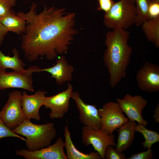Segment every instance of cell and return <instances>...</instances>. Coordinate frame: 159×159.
I'll return each mask as SVG.
<instances>
[{
    "label": "cell",
    "instance_id": "obj_1",
    "mask_svg": "<svg viewBox=\"0 0 159 159\" xmlns=\"http://www.w3.org/2000/svg\"><path fill=\"white\" fill-rule=\"evenodd\" d=\"M37 4L33 3L28 12L16 14L26 23V30L21 36V48L30 62L40 57L52 60L67 52L78 32L76 13L53 6H44L37 13Z\"/></svg>",
    "mask_w": 159,
    "mask_h": 159
},
{
    "label": "cell",
    "instance_id": "obj_2",
    "mask_svg": "<svg viewBox=\"0 0 159 159\" xmlns=\"http://www.w3.org/2000/svg\"><path fill=\"white\" fill-rule=\"evenodd\" d=\"M130 32L122 29H113L105 35L107 48L103 59L110 74V85L115 87L126 75V70L132 52L128 44Z\"/></svg>",
    "mask_w": 159,
    "mask_h": 159
},
{
    "label": "cell",
    "instance_id": "obj_3",
    "mask_svg": "<svg viewBox=\"0 0 159 159\" xmlns=\"http://www.w3.org/2000/svg\"><path fill=\"white\" fill-rule=\"evenodd\" d=\"M12 130L26 138V146L27 149L30 151L40 149L50 145L57 135V130L53 123L36 124L26 118Z\"/></svg>",
    "mask_w": 159,
    "mask_h": 159
},
{
    "label": "cell",
    "instance_id": "obj_4",
    "mask_svg": "<svg viewBox=\"0 0 159 159\" xmlns=\"http://www.w3.org/2000/svg\"><path fill=\"white\" fill-rule=\"evenodd\" d=\"M136 21L135 2L131 0H120L114 3L104 16L105 25L112 29H126L135 24Z\"/></svg>",
    "mask_w": 159,
    "mask_h": 159
},
{
    "label": "cell",
    "instance_id": "obj_5",
    "mask_svg": "<svg viewBox=\"0 0 159 159\" xmlns=\"http://www.w3.org/2000/svg\"><path fill=\"white\" fill-rule=\"evenodd\" d=\"M39 68L34 65L22 71L10 72L0 69V90L19 88L34 92L32 74Z\"/></svg>",
    "mask_w": 159,
    "mask_h": 159
},
{
    "label": "cell",
    "instance_id": "obj_6",
    "mask_svg": "<svg viewBox=\"0 0 159 159\" xmlns=\"http://www.w3.org/2000/svg\"><path fill=\"white\" fill-rule=\"evenodd\" d=\"M22 92L16 90L10 92L7 100L0 111L6 126L11 130L17 127L26 117L21 106Z\"/></svg>",
    "mask_w": 159,
    "mask_h": 159
},
{
    "label": "cell",
    "instance_id": "obj_7",
    "mask_svg": "<svg viewBox=\"0 0 159 159\" xmlns=\"http://www.w3.org/2000/svg\"><path fill=\"white\" fill-rule=\"evenodd\" d=\"M82 130L81 138L83 144L86 146L92 145L102 158L105 159V151L108 146H116L115 135L108 133L101 128L94 129L84 125Z\"/></svg>",
    "mask_w": 159,
    "mask_h": 159
},
{
    "label": "cell",
    "instance_id": "obj_8",
    "mask_svg": "<svg viewBox=\"0 0 159 159\" xmlns=\"http://www.w3.org/2000/svg\"><path fill=\"white\" fill-rule=\"evenodd\" d=\"M101 128L112 135L114 131L129 120L117 102H110L98 109Z\"/></svg>",
    "mask_w": 159,
    "mask_h": 159
},
{
    "label": "cell",
    "instance_id": "obj_9",
    "mask_svg": "<svg viewBox=\"0 0 159 159\" xmlns=\"http://www.w3.org/2000/svg\"><path fill=\"white\" fill-rule=\"evenodd\" d=\"M122 110L129 120H134L145 126L148 122L143 118L142 112L147 104V100L140 95H126L123 98L116 99Z\"/></svg>",
    "mask_w": 159,
    "mask_h": 159
},
{
    "label": "cell",
    "instance_id": "obj_10",
    "mask_svg": "<svg viewBox=\"0 0 159 159\" xmlns=\"http://www.w3.org/2000/svg\"><path fill=\"white\" fill-rule=\"evenodd\" d=\"M136 79L139 89L149 93L159 91V66L145 62L137 71Z\"/></svg>",
    "mask_w": 159,
    "mask_h": 159
},
{
    "label": "cell",
    "instance_id": "obj_11",
    "mask_svg": "<svg viewBox=\"0 0 159 159\" xmlns=\"http://www.w3.org/2000/svg\"><path fill=\"white\" fill-rule=\"evenodd\" d=\"M64 143L59 136L52 145L33 151L23 148L17 150L16 153L26 159H67L64 151Z\"/></svg>",
    "mask_w": 159,
    "mask_h": 159
},
{
    "label": "cell",
    "instance_id": "obj_12",
    "mask_svg": "<svg viewBox=\"0 0 159 159\" xmlns=\"http://www.w3.org/2000/svg\"><path fill=\"white\" fill-rule=\"evenodd\" d=\"M67 85L65 91L46 97L44 106L46 108L50 109L49 117L51 119H62L68 111L73 87L69 83H68Z\"/></svg>",
    "mask_w": 159,
    "mask_h": 159
},
{
    "label": "cell",
    "instance_id": "obj_13",
    "mask_svg": "<svg viewBox=\"0 0 159 159\" xmlns=\"http://www.w3.org/2000/svg\"><path fill=\"white\" fill-rule=\"evenodd\" d=\"M71 98L75 102L79 114V118L81 123L94 129L101 128L98 109L95 105L85 103L81 98L77 91H72Z\"/></svg>",
    "mask_w": 159,
    "mask_h": 159
},
{
    "label": "cell",
    "instance_id": "obj_14",
    "mask_svg": "<svg viewBox=\"0 0 159 159\" xmlns=\"http://www.w3.org/2000/svg\"><path fill=\"white\" fill-rule=\"evenodd\" d=\"M45 93L44 91L41 90L36 91L31 95H28L25 91L22 93V108L26 118L37 120L41 119L39 111L45 103Z\"/></svg>",
    "mask_w": 159,
    "mask_h": 159
},
{
    "label": "cell",
    "instance_id": "obj_15",
    "mask_svg": "<svg viewBox=\"0 0 159 159\" xmlns=\"http://www.w3.org/2000/svg\"><path fill=\"white\" fill-rule=\"evenodd\" d=\"M74 70L73 67L69 64L65 56L62 55L58 57L54 66L44 69L39 68L37 72H48L51 75V77L54 78L58 85H62L72 80Z\"/></svg>",
    "mask_w": 159,
    "mask_h": 159
},
{
    "label": "cell",
    "instance_id": "obj_16",
    "mask_svg": "<svg viewBox=\"0 0 159 159\" xmlns=\"http://www.w3.org/2000/svg\"><path fill=\"white\" fill-rule=\"evenodd\" d=\"M136 121L129 120L117 129L118 132L117 142L115 150L123 152L128 149L132 144L135 137Z\"/></svg>",
    "mask_w": 159,
    "mask_h": 159
},
{
    "label": "cell",
    "instance_id": "obj_17",
    "mask_svg": "<svg viewBox=\"0 0 159 159\" xmlns=\"http://www.w3.org/2000/svg\"><path fill=\"white\" fill-rule=\"evenodd\" d=\"M68 125L64 127V135L65 142L64 146L66 150V156L67 159H102L97 152L92 151L88 154L84 153L78 150L72 141Z\"/></svg>",
    "mask_w": 159,
    "mask_h": 159
},
{
    "label": "cell",
    "instance_id": "obj_18",
    "mask_svg": "<svg viewBox=\"0 0 159 159\" xmlns=\"http://www.w3.org/2000/svg\"><path fill=\"white\" fill-rule=\"evenodd\" d=\"M0 22L9 32H13L17 34L22 35L26 30L25 20L17 15L12 9L0 18Z\"/></svg>",
    "mask_w": 159,
    "mask_h": 159
},
{
    "label": "cell",
    "instance_id": "obj_19",
    "mask_svg": "<svg viewBox=\"0 0 159 159\" xmlns=\"http://www.w3.org/2000/svg\"><path fill=\"white\" fill-rule=\"evenodd\" d=\"M12 52L13 55L10 57L5 55L0 50V69L5 70L6 69H10L15 71L24 70L26 64L19 58L18 50L14 48Z\"/></svg>",
    "mask_w": 159,
    "mask_h": 159
},
{
    "label": "cell",
    "instance_id": "obj_20",
    "mask_svg": "<svg viewBox=\"0 0 159 159\" xmlns=\"http://www.w3.org/2000/svg\"><path fill=\"white\" fill-rule=\"evenodd\" d=\"M142 29L148 40L159 47V17L149 19L142 25Z\"/></svg>",
    "mask_w": 159,
    "mask_h": 159
},
{
    "label": "cell",
    "instance_id": "obj_21",
    "mask_svg": "<svg viewBox=\"0 0 159 159\" xmlns=\"http://www.w3.org/2000/svg\"><path fill=\"white\" fill-rule=\"evenodd\" d=\"M136 132L141 133L145 139L141 144L144 149L151 148L154 143L159 142V134L157 132L149 130L142 124L138 123L135 127Z\"/></svg>",
    "mask_w": 159,
    "mask_h": 159
},
{
    "label": "cell",
    "instance_id": "obj_22",
    "mask_svg": "<svg viewBox=\"0 0 159 159\" xmlns=\"http://www.w3.org/2000/svg\"><path fill=\"white\" fill-rule=\"evenodd\" d=\"M136 21L135 24L140 26L149 19L148 10L150 0H135Z\"/></svg>",
    "mask_w": 159,
    "mask_h": 159
},
{
    "label": "cell",
    "instance_id": "obj_23",
    "mask_svg": "<svg viewBox=\"0 0 159 159\" xmlns=\"http://www.w3.org/2000/svg\"><path fill=\"white\" fill-rule=\"evenodd\" d=\"M9 137L18 138L24 141L26 140V139L13 132L6 126L1 118L0 113V139Z\"/></svg>",
    "mask_w": 159,
    "mask_h": 159
},
{
    "label": "cell",
    "instance_id": "obj_24",
    "mask_svg": "<svg viewBox=\"0 0 159 159\" xmlns=\"http://www.w3.org/2000/svg\"><path fill=\"white\" fill-rule=\"evenodd\" d=\"M105 159H127L123 152L116 151L112 145L108 146L106 148L105 154Z\"/></svg>",
    "mask_w": 159,
    "mask_h": 159
},
{
    "label": "cell",
    "instance_id": "obj_25",
    "mask_svg": "<svg viewBox=\"0 0 159 159\" xmlns=\"http://www.w3.org/2000/svg\"><path fill=\"white\" fill-rule=\"evenodd\" d=\"M16 0H0V18L11 10L16 4Z\"/></svg>",
    "mask_w": 159,
    "mask_h": 159
},
{
    "label": "cell",
    "instance_id": "obj_26",
    "mask_svg": "<svg viewBox=\"0 0 159 159\" xmlns=\"http://www.w3.org/2000/svg\"><path fill=\"white\" fill-rule=\"evenodd\" d=\"M153 156V151L150 148L145 151L132 154L127 159H151Z\"/></svg>",
    "mask_w": 159,
    "mask_h": 159
},
{
    "label": "cell",
    "instance_id": "obj_27",
    "mask_svg": "<svg viewBox=\"0 0 159 159\" xmlns=\"http://www.w3.org/2000/svg\"><path fill=\"white\" fill-rule=\"evenodd\" d=\"M149 19L159 17V4L158 2H151L148 8Z\"/></svg>",
    "mask_w": 159,
    "mask_h": 159
},
{
    "label": "cell",
    "instance_id": "obj_28",
    "mask_svg": "<svg viewBox=\"0 0 159 159\" xmlns=\"http://www.w3.org/2000/svg\"><path fill=\"white\" fill-rule=\"evenodd\" d=\"M99 6L97 8L98 11H103L105 13L107 12L111 9L114 3L112 0H97Z\"/></svg>",
    "mask_w": 159,
    "mask_h": 159
},
{
    "label": "cell",
    "instance_id": "obj_29",
    "mask_svg": "<svg viewBox=\"0 0 159 159\" xmlns=\"http://www.w3.org/2000/svg\"><path fill=\"white\" fill-rule=\"evenodd\" d=\"M9 32L7 28L0 22V45H1L5 36Z\"/></svg>",
    "mask_w": 159,
    "mask_h": 159
},
{
    "label": "cell",
    "instance_id": "obj_30",
    "mask_svg": "<svg viewBox=\"0 0 159 159\" xmlns=\"http://www.w3.org/2000/svg\"><path fill=\"white\" fill-rule=\"evenodd\" d=\"M153 118L155 122H159V104L158 103L157 104V107L154 110Z\"/></svg>",
    "mask_w": 159,
    "mask_h": 159
},
{
    "label": "cell",
    "instance_id": "obj_31",
    "mask_svg": "<svg viewBox=\"0 0 159 159\" xmlns=\"http://www.w3.org/2000/svg\"><path fill=\"white\" fill-rule=\"evenodd\" d=\"M131 0V1H134V2H135V0Z\"/></svg>",
    "mask_w": 159,
    "mask_h": 159
}]
</instances>
